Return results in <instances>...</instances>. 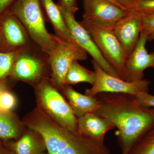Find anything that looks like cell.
Instances as JSON below:
<instances>
[{
    "label": "cell",
    "instance_id": "14",
    "mask_svg": "<svg viewBox=\"0 0 154 154\" xmlns=\"http://www.w3.org/2000/svg\"><path fill=\"white\" fill-rule=\"evenodd\" d=\"M114 125L95 113H87L78 119V132L100 143H104L107 131L114 129Z\"/></svg>",
    "mask_w": 154,
    "mask_h": 154
},
{
    "label": "cell",
    "instance_id": "20",
    "mask_svg": "<svg viewBox=\"0 0 154 154\" xmlns=\"http://www.w3.org/2000/svg\"><path fill=\"white\" fill-rule=\"evenodd\" d=\"M126 154H154V125L135 141Z\"/></svg>",
    "mask_w": 154,
    "mask_h": 154
},
{
    "label": "cell",
    "instance_id": "17",
    "mask_svg": "<svg viewBox=\"0 0 154 154\" xmlns=\"http://www.w3.org/2000/svg\"><path fill=\"white\" fill-rule=\"evenodd\" d=\"M48 22L52 25L55 35L62 41L75 42L65 21L59 7L53 0H40Z\"/></svg>",
    "mask_w": 154,
    "mask_h": 154
},
{
    "label": "cell",
    "instance_id": "29",
    "mask_svg": "<svg viewBox=\"0 0 154 154\" xmlns=\"http://www.w3.org/2000/svg\"><path fill=\"white\" fill-rule=\"evenodd\" d=\"M2 146L0 148V154H15L12 149L5 141H3Z\"/></svg>",
    "mask_w": 154,
    "mask_h": 154
},
{
    "label": "cell",
    "instance_id": "25",
    "mask_svg": "<svg viewBox=\"0 0 154 154\" xmlns=\"http://www.w3.org/2000/svg\"><path fill=\"white\" fill-rule=\"evenodd\" d=\"M136 98L141 105L145 107H154V96L149 94L148 92L140 93Z\"/></svg>",
    "mask_w": 154,
    "mask_h": 154
},
{
    "label": "cell",
    "instance_id": "31",
    "mask_svg": "<svg viewBox=\"0 0 154 154\" xmlns=\"http://www.w3.org/2000/svg\"><path fill=\"white\" fill-rule=\"evenodd\" d=\"M147 41H149L154 40V32L148 36L147 37Z\"/></svg>",
    "mask_w": 154,
    "mask_h": 154
},
{
    "label": "cell",
    "instance_id": "24",
    "mask_svg": "<svg viewBox=\"0 0 154 154\" xmlns=\"http://www.w3.org/2000/svg\"><path fill=\"white\" fill-rule=\"evenodd\" d=\"M134 10L140 14H154V0L138 1Z\"/></svg>",
    "mask_w": 154,
    "mask_h": 154
},
{
    "label": "cell",
    "instance_id": "11",
    "mask_svg": "<svg viewBox=\"0 0 154 154\" xmlns=\"http://www.w3.org/2000/svg\"><path fill=\"white\" fill-rule=\"evenodd\" d=\"M82 20L113 28L130 11L108 0H83Z\"/></svg>",
    "mask_w": 154,
    "mask_h": 154
},
{
    "label": "cell",
    "instance_id": "13",
    "mask_svg": "<svg viewBox=\"0 0 154 154\" xmlns=\"http://www.w3.org/2000/svg\"><path fill=\"white\" fill-rule=\"evenodd\" d=\"M147 36L140 35L138 42L127 58L125 66V81L132 82L143 79L146 69L154 68V51L149 53L146 49Z\"/></svg>",
    "mask_w": 154,
    "mask_h": 154
},
{
    "label": "cell",
    "instance_id": "34",
    "mask_svg": "<svg viewBox=\"0 0 154 154\" xmlns=\"http://www.w3.org/2000/svg\"><path fill=\"white\" fill-rule=\"evenodd\" d=\"M38 154H48V153L47 152V151L42 152Z\"/></svg>",
    "mask_w": 154,
    "mask_h": 154
},
{
    "label": "cell",
    "instance_id": "2",
    "mask_svg": "<svg viewBox=\"0 0 154 154\" xmlns=\"http://www.w3.org/2000/svg\"><path fill=\"white\" fill-rule=\"evenodd\" d=\"M26 127L41 135L48 154H110L104 144L64 128L35 107L22 119Z\"/></svg>",
    "mask_w": 154,
    "mask_h": 154
},
{
    "label": "cell",
    "instance_id": "27",
    "mask_svg": "<svg viewBox=\"0 0 154 154\" xmlns=\"http://www.w3.org/2000/svg\"><path fill=\"white\" fill-rule=\"evenodd\" d=\"M120 8L128 11L134 10L138 0H113Z\"/></svg>",
    "mask_w": 154,
    "mask_h": 154
},
{
    "label": "cell",
    "instance_id": "7",
    "mask_svg": "<svg viewBox=\"0 0 154 154\" xmlns=\"http://www.w3.org/2000/svg\"><path fill=\"white\" fill-rule=\"evenodd\" d=\"M88 53L76 43L60 40L49 54L50 80L60 92L65 85V78L71 65L74 61L85 60Z\"/></svg>",
    "mask_w": 154,
    "mask_h": 154
},
{
    "label": "cell",
    "instance_id": "35",
    "mask_svg": "<svg viewBox=\"0 0 154 154\" xmlns=\"http://www.w3.org/2000/svg\"><path fill=\"white\" fill-rule=\"evenodd\" d=\"M139 1H146V0H138V2Z\"/></svg>",
    "mask_w": 154,
    "mask_h": 154
},
{
    "label": "cell",
    "instance_id": "33",
    "mask_svg": "<svg viewBox=\"0 0 154 154\" xmlns=\"http://www.w3.org/2000/svg\"><path fill=\"white\" fill-rule=\"evenodd\" d=\"M3 143V141L1 140H0V148H1V146H2Z\"/></svg>",
    "mask_w": 154,
    "mask_h": 154
},
{
    "label": "cell",
    "instance_id": "16",
    "mask_svg": "<svg viewBox=\"0 0 154 154\" xmlns=\"http://www.w3.org/2000/svg\"><path fill=\"white\" fill-rule=\"evenodd\" d=\"M5 141L15 154H38L47 151L45 142L41 135L28 127L19 139Z\"/></svg>",
    "mask_w": 154,
    "mask_h": 154
},
{
    "label": "cell",
    "instance_id": "5",
    "mask_svg": "<svg viewBox=\"0 0 154 154\" xmlns=\"http://www.w3.org/2000/svg\"><path fill=\"white\" fill-rule=\"evenodd\" d=\"M49 55L33 42L16 51L9 78L34 87L42 80L50 79Z\"/></svg>",
    "mask_w": 154,
    "mask_h": 154
},
{
    "label": "cell",
    "instance_id": "15",
    "mask_svg": "<svg viewBox=\"0 0 154 154\" xmlns=\"http://www.w3.org/2000/svg\"><path fill=\"white\" fill-rule=\"evenodd\" d=\"M60 92L78 118L87 113H94L99 108V102L96 96L80 94L69 85H65Z\"/></svg>",
    "mask_w": 154,
    "mask_h": 154
},
{
    "label": "cell",
    "instance_id": "6",
    "mask_svg": "<svg viewBox=\"0 0 154 154\" xmlns=\"http://www.w3.org/2000/svg\"><path fill=\"white\" fill-rule=\"evenodd\" d=\"M93 38L102 55L125 81V66L127 56L113 31V28L82 20L79 22Z\"/></svg>",
    "mask_w": 154,
    "mask_h": 154
},
{
    "label": "cell",
    "instance_id": "1",
    "mask_svg": "<svg viewBox=\"0 0 154 154\" xmlns=\"http://www.w3.org/2000/svg\"><path fill=\"white\" fill-rule=\"evenodd\" d=\"M99 107L94 113L111 122L118 129L122 154H126L135 141L154 125V108L141 105L135 96L123 93L96 95Z\"/></svg>",
    "mask_w": 154,
    "mask_h": 154
},
{
    "label": "cell",
    "instance_id": "10",
    "mask_svg": "<svg viewBox=\"0 0 154 154\" xmlns=\"http://www.w3.org/2000/svg\"><path fill=\"white\" fill-rule=\"evenodd\" d=\"M57 5L76 43L90 54L93 60L105 72L113 76L120 78L117 72L102 55L93 38L85 28L80 24L79 22L75 20V16L67 13L59 3H58Z\"/></svg>",
    "mask_w": 154,
    "mask_h": 154
},
{
    "label": "cell",
    "instance_id": "23",
    "mask_svg": "<svg viewBox=\"0 0 154 154\" xmlns=\"http://www.w3.org/2000/svg\"><path fill=\"white\" fill-rule=\"evenodd\" d=\"M140 15L142 20L140 35L147 37L150 34L154 32V14Z\"/></svg>",
    "mask_w": 154,
    "mask_h": 154
},
{
    "label": "cell",
    "instance_id": "4",
    "mask_svg": "<svg viewBox=\"0 0 154 154\" xmlns=\"http://www.w3.org/2000/svg\"><path fill=\"white\" fill-rule=\"evenodd\" d=\"M37 107L54 121L75 134L78 132V117L50 79L42 80L33 87Z\"/></svg>",
    "mask_w": 154,
    "mask_h": 154
},
{
    "label": "cell",
    "instance_id": "32",
    "mask_svg": "<svg viewBox=\"0 0 154 154\" xmlns=\"http://www.w3.org/2000/svg\"><path fill=\"white\" fill-rule=\"evenodd\" d=\"M108 1H110V2H111L114 3V4H116V5H117V6H119L118 5H117V4H116V3H115V2H114V1H113V0H108Z\"/></svg>",
    "mask_w": 154,
    "mask_h": 154
},
{
    "label": "cell",
    "instance_id": "26",
    "mask_svg": "<svg viewBox=\"0 0 154 154\" xmlns=\"http://www.w3.org/2000/svg\"><path fill=\"white\" fill-rule=\"evenodd\" d=\"M58 3L67 13L73 16L79 10L77 0H60Z\"/></svg>",
    "mask_w": 154,
    "mask_h": 154
},
{
    "label": "cell",
    "instance_id": "19",
    "mask_svg": "<svg viewBox=\"0 0 154 154\" xmlns=\"http://www.w3.org/2000/svg\"><path fill=\"white\" fill-rule=\"evenodd\" d=\"M96 79V74L95 71L90 70L81 65L78 61H74L72 63L67 73L65 84L70 85L85 82L93 86Z\"/></svg>",
    "mask_w": 154,
    "mask_h": 154
},
{
    "label": "cell",
    "instance_id": "9",
    "mask_svg": "<svg viewBox=\"0 0 154 154\" xmlns=\"http://www.w3.org/2000/svg\"><path fill=\"white\" fill-rule=\"evenodd\" d=\"M33 42L22 23L8 10L0 15V51H16Z\"/></svg>",
    "mask_w": 154,
    "mask_h": 154
},
{
    "label": "cell",
    "instance_id": "22",
    "mask_svg": "<svg viewBox=\"0 0 154 154\" xmlns=\"http://www.w3.org/2000/svg\"><path fill=\"white\" fill-rule=\"evenodd\" d=\"M16 97L9 90L3 91L0 94V111H11L16 106Z\"/></svg>",
    "mask_w": 154,
    "mask_h": 154
},
{
    "label": "cell",
    "instance_id": "21",
    "mask_svg": "<svg viewBox=\"0 0 154 154\" xmlns=\"http://www.w3.org/2000/svg\"><path fill=\"white\" fill-rule=\"evenodd\" d=\"M16 51L4 52L0 51V82L9 78Z\"/></svg>",
    "mask_w": 154,
    "mask_h": 154
},
{
    "label": "cell",
    "instance_id": "30",
    "mask_svg": "<svg viewBox=\"0 0 154 154\" xmlns=\"http://www.w3.org/2000/svg\"><path fill=\"white\" fill-rule=\"evenodd\" d=\"M9 84L8 79L0 82V94L3 91L8 90Z\"/></svg>",
    "mask_w": 154,
    "mask_h": 154
},
{
    "label": "cell",
    "instance_id": "28",
    "mask_svg": "<svg viewBox=\"0 0 154 154\" xmlns=\"http://www.w3.org/2000/svg\"><path fill=\"white\" fill-rule=\"evenodd\" d=\"M17 0H0V15L8 10Z\"/></svg>",
    "mask_w": 154,
    "mask_h": 154
},
{
    "label": "cell",
    "instance_id": "18",
    "mask_svg": "<svg viewBox=\"0 0 154 154\" xmlns=\"http://www.w3.org/2000/svg\"><path fill=\"white\" fill-rule=\"evenodd\" d=\"M27 129L22 120L12 111H0V140H17Z\"/></svg>",
    "mask_w": 154,
    "mask_h": 154
},
{
    "label": "cell",
    "instance_id": "12",
    "mask_svg": "<svg viewBox=\"0 0 154 154\" xmlns=\"http://www.w3.org/2000/svg\"><path fill=\"white\" fill-rule=\"evenodd\" d=\"M142 20L140 14L134 10L130 11L113 28L119 41L128 57L135 48L140 36Z\"/></svg>",
    "mask_w": 154,
    "mask_h": 154
},
{
    "label": "cell",
    "instance_id": "8",
    "mask_svg": "<svg viewBox=\"0 0 154 154\" xmlns=\"http://www.w3.org/2000/svg\"><path fill=\"white\" fill-rule=\"evenodd\" d=\"M92 63L96 73V81L92 88L86 89L85 95L95 96L102 93H123L135 96L140 93L148 92L151 83L149 80L126 82L107 73L94 60Z\"/></svg>",
    "mask_w": 154,
    "mask_h": 154
},
{
    "label": "cell",
    "instance_id": "3",
    "mask_svg": "<svg viewBox=\"0 0 154 154\" xmlns=\"http://www.w3.org/2000/svg\"><path fill=\"white\" fill-rule=\"evenodd\" d=\"M8 11L22 23L32 41L49 55L60 39L48 32L40 0H17Z\"/></svg>",
    "mask_w": 154,
    "mask_h": 154
}]
</instances>
